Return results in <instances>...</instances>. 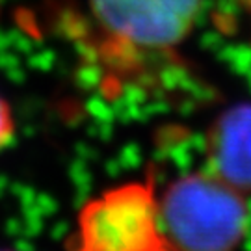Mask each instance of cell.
I'll return each instance as SVG.
<instances>
[{"label":"cell","instance_id":"cell-4","mask_svg":"<svg viewBox=\"0 0 251 251\" xmlns=\"http://www.w3.org/2000/svg\"><path fill=\"white\" fill-rule=\"evenodd\" d=\"M212 175L236 192L251 190V104L229 108L208 132Z\"/></svg>","mask_w":251,"mask_h":251},{"label":"cell","instance_id":"cell-6","mask_svg":"<svg viewBox=\"0 0 251 251\" xmlns=\"http://www.w3.org/2000/svg\"><path fill=\"white\" fill-rule=\"evenodd\" d=\"M240 2V6L244 8V13L248 15V19H250L251 23V0H238Z\"/></svg>","mask_w":251,"mask_h":251},{"label":"cell","instance_id":"cell-5","mask_svg":"<svg viewBox=\"0 0 251 251\" xmlns=\"http://www.w3.org/2000/svg\"><path fill=\"white\" fill-rule=\"evenodd\" d=\"M13 117L9 112V106L6 104V100L0 97V147L8 142L11 134H13Z\"/></svg>","mask_w":251,"mask_h":251},{"label":"cell","instance_id":"cell-1","mask_svg":"<svg viewBox=\"0 0 251 251\" xmlns=\"http://www.w3.org/2000/svg\"><path fill=\"white\" fill-rule=\"evenodd\" d=\"M158 225L168 251H234L246 233L248 206L212 173H192L164 192Z\"/></svg>","mask_w":251,"mask_h":251},{"label":"cell","instance_id":"cell-2","mask_svg":"<svg viewBox=\"0 0 251 251\" xmlns=\"http://www.w3.org/2000/svg\"><path fill=\"white\" fill-rule=\"evenodd\" d=\"M78 251H168L149 184H128L91 201L80 214Z\"/></svg>","mask_w":251,"mask_h":251},{"label":"cell","instance_id":"cell-3","mask_svg":"<svg viewBox=\"0 0 251 251\" xmlns=\"http://www.w3.org/2000/svg\"><path fill=\"white\" fill-rule=\"evenodd\" d=\"M104 36L121 52H166L190 34L199 0H90Z\"/></svg>","mask_w":251,"mask_h":251}]
</instances>
